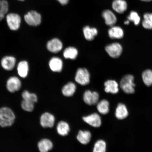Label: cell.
Wrapping results in <instances>:
<instances>
[{"label":"cell","mask_w":152,"mask_h":152,"mask_svg":"<svg viewBox=\"0 0 152 152\" xmlns=\"http://www.w3.org/2000/svg\"><path fill=\"white\" fill-rule=\"evenodd\" d=\"M15 119V115L12 110L7 107L0 109V126L3 128L10 126Z\"/></svg>","instance_id":"cell-1"},{"label":"cell","mask_w":152,"mask_h":152,"mask_svg":"<svg viewBox=\"0 0 152 152\" xmlns=\"http://www.w3.org/2000/svg\"><path fill=\"white\" fill-rule=\"evenodd\" d=\"M134 76L131 75H124L121 79L120 87L125 94H134L135 92V84L134 83Z\"/></svg>","instance_id":"cell-2"},{"label":"cell","mask_w":152,"mask_h":152,"mask_svg":"<svg viewBox=\"0 0 152 152\" xmlns=\"http://www.w3.org/2000/svg\"><path fill=\"white\" fill-rule=\"evenodd\" d=\"M7 26L10 29L16 31L20 28L22 19L18 14L14 13H9L6 17Z\"/></svg>","instance_id":"cell-3"},{"label":"cell","mask_w":152,"mask_h":152,"mask_svg":"<svg viewBox=\"0 0 152 152\" xmlns=\"http://www.w3.org/2000/svg\"><path fill=\"white\" fill-rule=\"evenodd\" d=\"M24 20L28 25L37 26L41 23L42 16L37 11L31 10L24 15Z\"/></svg>","instance_id":"cell-4"},{"label":"cell","mask_w":152,"mask_h":152,"mask_svg":"<svg viewBox=\"0 0 152 152\" xmlns=\"http://www.w3.org/2000/svg\"><path fill=\"white\" fill-rule=\"evenodd\" d=\"M90 78L88 70L85 68H79L76 72L75 80L80 85L85 86L90 83Z\"/></svg>","instance_id":"cell-5"},{"label":"cell","mask_w":152,"mask_h":152,"mask_svg":"<svg viewBox=\"0 0 152 152\" xmlns=\"http://www.w3.org/2000/svg\"><path fill=\"white\" fill-rule=\"evenodd\" d=\"M22 86L20 80L16 76L9 78L7 81L6 87L9 92L14 93L20 90Z\"/></svg>","instance_id":"cell-6"},{"label":"cell","mask_w":152,"mask_h":152,"mask_svg":"<svg viewBox=\"0 0 152 152\" xmlns=\"http://www.w3.org/2000/svg\"><path fill=\"white\" fill-rule=\"evenodd\" d=\"M105 50L109 56L113 58H117L121 56L123 47L118 43H113L108 45L105 47Z\"/></svg>","instance_id":"cell-7"},{"label":"cell","mask_w":152,"mask_h":152,"mask_svg":"<svg viewBox=\"0 0 152 152\" xmlns=\"http://www.w3.org/2000/svg\"><path fill=\"white\" fill-rule=\"evenodd\" d=\"M83 119L86 123L94 128H99L102 125L101 117L96 113L83 117Z\"/></svg>","instance_id":"cell-8"},{"label":"cell","mask_w":152,"mask_h":152,"mask_svg":"<svg viewBox=\"0 0 152 152\" xmlns=\"http://www.w3.org/2000/svg\"><path fill=\"white\" fill-rule=\"evenodd\" d=\"M83 100L88 105L92 106L97 104L99 100V94L96 92L90 90L86 91L83 95Z\"/></svg>","instance_id":"cell-9"},{"label":"cell","mask_w":152,"mask_h":152,"mask_svg":"<svg viewBox=\"0 0 152 152\" xmlns=\"http://www.w3.org/2000/svg\"><path fill=\"white\" fill-rule=\"evenodd\" d=\"M56 118L54 115L49 113H45L41 115L40 123L44 128H51L54 126Z\"/></svg>","instance_id":"cell-10"},{"label":"cell","mask_w":152,"mask_h":152,"mask_svg":"<svg viewBox=\"0 0 152 152\" xmlns=\"http://www.w3.org/2000/svg\"><path fill=\"white\" fill-rule=\"evenodd\" d=\"M16 64V59L12 56H5L1 58V67L7 71H11L14 69Z\"/></svg>","instance_id":"cell-11"},{"label":"cell","mask_w":152,"mask_h":152,"mask_svg":"<svg viewBox=\"0 0 152 152\" xmlns=\"http://www.w3.org/2000/svg\"><path fill=\"white\" fill-rule=\"evenodd\" d=\"M63 44L62 42L57 38L49 41L47 44V48L51 53H58L62 50Z\"/></svg>","instance_id":"cell-12"},{"label":"cell","mask_w":152,"mask_h":152,"mask_svg":"<svg viewBox=\"0 0 152 152\" xmlns=\"http://www.w3.org/2000/svg\"><path fill=\"white\" fill-rule=\"evenodd\" d=\"M129 114L128 108L125 104L120 103L118 104L115 113V116L117 119L122 120L126 118Z\"/></svg>","instance_id":"cell-13"},{"label":"cell","mask_w":152,"mask_h":152,"mask_svg":"<svg viewBox=\"0 0 152 152\" xmlns=\"http://www.w3.org/2000/svg\"><path fill=\"white\" fill-rule=\"evenodd\" d=\"M17 72L18 75L22 78L28 77L29 71V64L26 60H22L19 62L17 66Z\"/></svg>","instance_id":"cell-14"},{"label":"cell","mask_w":152,"mask_h":152,"mask_svg":"<svg viewBox=\"0 0 152 152\" xmlns=\"http://www.w3.org/2000/svg\"><path fill=\"white\" fill-rule=\"evenodd\" d=\"M102 16L107 26H114L117 21L116 16L114 13L109 10H106L102 12Z\"/></svg>","instance_id":"cell-15"},{"label":"cell","mask_w":152,"mask_h":152,"mask_svg":"<svg viewBox=\"0 0 152 152\" xmlns=\"http://www.w3.org/2000/svg\"><path fill=\"white\" fill-rule=\"evenodd\" d=\"M112 7L116 12L122 14L127 10L128 4L125 0H114L112 3Z\"/></svg>","instance_id":"cell-16"},{"label":"cell","mask_w":152,"mask_h":152,"mask_svg":"<svg viewBox=\"0 0 152 152\" xmlns=\"http://www.w3.org/2000/svg\"><path fill=\"white\" fill-rule=\"evenodd\" d=\"M92 134L88 130H80L78 133L77 139L83 145H86L91 141Z\"/></svg>","instance_id":"cell-17"},{"label":"cell","mask_w":152,"mask_h":152,"mask_svg":"<svg viewBox=\"0 0 152 152\" xmlns=\"http://www.w3.org/2000/svg\"><path fill=\"white\" fill-rule=\"evenodd\" d=\"M49 66L52 71L54 72H61L63 64L61 59L58 57H53L49 62Z\"/></svg>","instance_id":"cell-18"},{"label":"cell","mask_w":152,"mask_h":152,"mask_svg":"<svg viewBox=\"0 0 152 152\" xmlns=\"http://www.w3.org/2000/svg\"><path fill=\"white\" fill-rule=\"evenodd\" d=\"M106 93L116 94L119 92V85L116 81L114 80H108L104 84Z\"/></svg>","instance_id":"cell-19"},{"label":"cell","mask_w":152,"mask_h":152,"mask_svg":"<svg viewBox=\"0 0 152 152\" xmlns=\"http://www.w3.org/2000/svg\"><path fill=\"white\" fill-rule=\"evenodd\" d=\"M108 34L111 39H121L124 35V32L119 26H113L108 31Z\"/></svg>","instance_id":"cell-20"},{"label":"cell","mask_w":152,"mask_h":152,"mask_svg":"<svg viewBox=\"0 0 152 152\" xmlns=\"http://www.w3.org/2000/svg\"><path fill=\"white\" fill-rule=\"evenodd\" d=\"M53 147V142L48 139H43L38 143V148L40 152H48Z\"/></svg>","instance_id":"cell-21"},{"label":"cell","mask_w":152,"mask_h":152,"mask_svg":"<svg viewBox=\"0 0 152 152\" xmlns=\"http://www.w3.org/2000/svg\"><path fill=\"white\" fill-rule=\"evenodd\" d=\"M56 130L60 136H65L67 135L70 131L69 125L65 121H61L57 124Z\"/></svg>","instance_id":"cell-22"},{"label":"cell","mask_w":152,"mask_h":152,"mask_svg":"<svg viewBox=\"0 0 152 152\" xmlns=\"http://www.w3.org/2000/svg\"><path fill=\"white\" fill-rule=\"evenodd\" d=\"M83 32L85 39L90 41L93 40L98 33L96 28H91L88 26H86L83 28Z\"/></svg>","instance_id":"cell-23"},{"label":"cell","mask_w":152,"mask_h":152,"mask_svg":"<svg viewBox=\"0 0 152 152\" xmlns=\"http://www.w3.org/2000/svg\"><path fill=\"white\" fill-rule=\"evenodd\" d=\"M98 111L102 115H106L110 111V103L107 100L103 99L98 102L96 104Z\"/></svg>","instance_id":"cell-24"},{"label":"cell","mask_w":152,"mask_h":152,"mask_svg":"<svg viewBox=\"0 0 152 152\" xmlns=\"http://www.w3.org/2000/svg\"><path fill=\"white\" fill-rule=\"evenodd\" d=\"M76 90V86L75 83L69 82L63 87L62 92L64 96L70 97L73 96L75 94Z\"/></svg>","instance_id":"cell-25"},{"label":"cell","mask_w":152,"mask_h":152,"mask_svg":"<svg viewBox=\"0 0 152 152\" xmlns=\"http://www.w3.org/2000/svg\"><path fill=\"white\" fill-rule=\"evenodd\" d=\"M78 51L75 48L72 47H68L64 50L63 56L66 59L75 60L77 58L78 55Z\"/></svg>","instance_id":"cell-26"},{"label":"cell","mask_w":152,"mask_h":152,"mask_svg":"<svg viewBox=\"0 0 152 152\" xmlns=\"http://www.w3.org/2000/svg\"><path fill=\"white\" fill-rule=\"evenodd\" d=\"M107 144L104 140H99L95 142L93 152H106Z\"/></svg>","instance_id":"cell-27"},{"label":"cell","mask_w":152,"mask_h":152,"mask_svg":"<svg viewBox=\"0 0 152 152\" xmlns=\"http://www.w3.org/2000/svg\"><path fill=\"white\" fill-rule=\"evenodd\" d=\"M142 78L144 84L148 87L151 86L152 85V70L144 71L142 74Z\"/></svg>","instance_id":"cell-28"},{"label":"cell","mask_w":152,"mask_h":152,"mask_svg":"<svg viewBox=\"0 0 152 152\" xmlns=\"http://www.w3.org/2000/svg\"><path fill=\"white\" fill-rule=\"evenodd\" d=\"M9 10V4L6 0H0V22L5 18Z\"/></svg>","instance_id":"cell-29"},{"label":"cell","mask_w":152,"mask_h":152,"mask_svg":"<svg viewBox=\"0 0 152 152\" xmlns=\"http://www.w3.org/2000/svg\"><path fill=\"white\" fill-rule=\"evenodd\" d=\"M22 96L24 100L33 102L34 103L37 102V95L34 93H31L27 90H25L22 93Z\"/></svg>","instance_id":"cell-30"},{"label":"cell","mask_w":152,"mask_h":152,"mask_svg":"<svg viewBox=\"0 0 152 152\" xmlns=\"http://www.w3.org/2000/svg\"><path fill=\"white\" fill-rule=\"evenodd\" d=\"M128 20L134 23L135 25L138 26L140 23V18L137 12L132 11L128 16Z\"/></svg>","instance_id":"cell-31"},{"label":"cell","mask_w":152,"mask_h":152,"mask_svg":"<svg viewBox=\"0 0 152 152\" xmlns=\"http://www.w3.org/2000/svg\"><path fill=\"white\" fill-rule=\"evenodd\" d=\"M34 104L33 102L23 100L21 102V107L24 111L31 112L33 111Z\"/></svg>","instance_id":"cell-32"},{"label":"cell","mask_w":152,"mask_h":152,"mask_svg":"<svg viewBox=\"0 0 152 152\" xmlns=\"http://www.w3.org/2000/svg\"><path fill=\"white\" fill-rule=\"evenodd\" d=\"M142 24V26L145 29H152V22L151 21L147 19H144Z\"/></svg>","instance_id":"cell-33"},{"label":"cell","mask_w":152,"mask_h":152,"mask_svg":"<svg viewBox=\"0 0 152 152\" xmlns=\"http://www.w3.org/2000/svg\"><path fill=\"white\" fill-rule=\"evenodd\" d=\"M144 19H147L152 22V13H147L144 15Z\"/></svg>","instance_id":"cell-34"},{"label":"cell","mask_w":152,"mask_h":152,"mask_svg":"<svg viewBox=\"0 0 152 152\" xmlns=\"http://www.w3.org/2000/svg\"><path fill=\"white\" fill-rule=\"evenodd\" d=\"M62 5H66L68 3L69 0H57Z\"/></svg>","instance_id":"cell-35"},{"label":"cell","mask_w":152,"mask_h":152,"mask_svg":"<svg viewBox=\"0 0 152 152\" xmlns=\"http://www.w3.org/2000/svg\"><path fill=\"white\" fill-rule=\"evenodd\" d=\"M130 21L128 20L125 21L124 22V24L125 25H128L129 23H130Z\"/></svg>","instance_id":"cell-36"},{"label":"cell","mask_w":152,"mask_h":152,"mask_svg":"<svg viewBox=\"0 0 152 152\" xmlns=\"http://www.w3.org/2000/svg\"><path fill=\"white\" fill-rule=\"evenodd\" d=\"M140 1L145 2H149L152 1V0H140Z\"/></svg>","instance_id":"cell-37"},{"label":"cell","mask_w":152,"mask_h":152,"mask_svg":"<svg viewBox=\"0 0 152 152\" xmlns=\"http://www.w3.org/2000/svg\"><path fill=\"white\" fill-rule=\"evenodd\" d=\"M18 1H25V0H18Z\"/></svg>","instance_id":"cell-38"}]
</instances>
